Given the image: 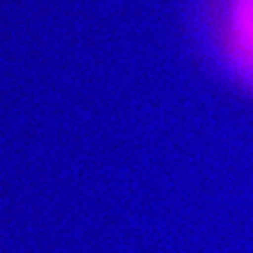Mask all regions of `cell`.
I'll list each match as a JSON object with an SVG mask.
<instances>
[{
	"label": "cell",
	"mask_w": 253,
	"mask_h": 253,
	"mask_svg": "<svg viewBox=\"0 0 253 253\" xmlns=\"http://www.w3.org/2000/svg\"><path fill=\"white\" fill-rule=\"evenodd\" d=\"M194 27L211 65L253 91V0H194Z\"/></svg>",
	"instance_id": "cell-1"
}]
</instances>
